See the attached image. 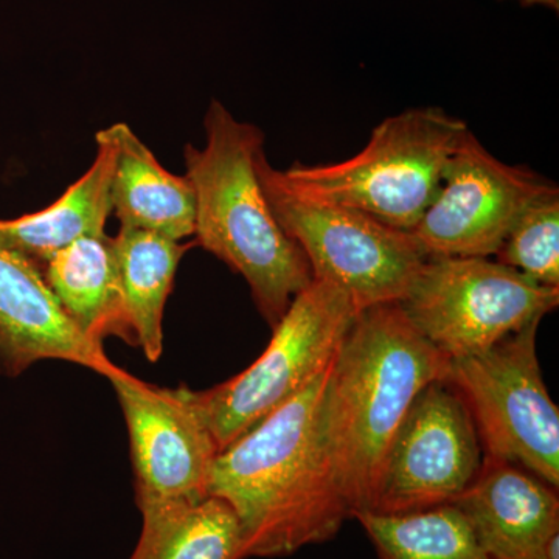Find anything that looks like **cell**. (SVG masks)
<instances>
[{
	"instance_id": "obj_4",
	"label": "cell",
	"mask_w": 559,
	"mask_h": 559,
	"mask_svg": "<svg viewBox=\"0 0 559 559\" xmlns=\"http://www.w3.org/2000/svg\"><path fill=\"white\" fill-rule=\"evenodd\" d=\"M468 131L465 121L440 108L403 110L381 121L356 156L337 164H296L282 171L283 178L308 197L412 231L439 194L448 162Z\"/></svg>"
},
{
	"instance_id": "obj_9",
	"label": "cell",
	"mask_w": 559,
	"mask_h": 559,
	"mask_svg": "<svg viewBox=\"0 0 559 559\" xmlns=\"http://www.w3.org/2000/svg\"><path fill=\"white\" fill-rule=\"evenodd\" d=\"M484 459L459 390L448 380L430 382L390 441L369 511L407 514L450 506L479 476Z\"/></svg>"
},
{
	"instance_id": "obj_14",
	"label": "cell",
	"mask_w": 559,
	"mask_h": 559,
	"mask_svg": "<svg viewBox=\"0 0 559 559\" xmlns=\"http://www.w3.org/2000/svg\"><path fill=\"white\" fill-rule=\"evenodd\" d=\"M106 130L116 146L110 204L121 227L176 241L194 237L197 194L190 179L165 170L128 124L116 123Z\"/></svg>"
},
{
	"instance_id": "obj_11",
	"label": "cell",
	"mask_w": 559,
	"mask_h": 559,
	"mask_svg": "<svg viewBox=\"0 0 559 559\" xmlns=\"http://www.w3.org/2000/svg\"><path fill=\"white\" fill-rule=\"evenodd\" d=\"M108 380L130 433L140 513L207 498L219 450L190 389L157 388L121 369Z\"/></svg>"
},
{
	"instance_id": "obj_2",
	"label": "cell",
	"mask_w": 559,
	"mask_h": 559,
	"mask_svg": "<svg viewBox=\"0 0 559 559\" xmlns=\"http://www.w3.org/2000/svg\"><path fill=\"white\" fill-rule=\"evenodd\" d=\"M451 360L399 304L358 311L331 362L322 430L349 518L369 511L385 452L419 392L448 380Z\"/></svg>"
},
{
	"instance_id": "obj_8",
	"label": "cell",
	"mask_w": 559,
	"mask_h": 559,
	"mask_svg": "<svg viewBox=\"0 0 559 559\" xmlns=\"http://www.w3.org/2000/svg\"><path fill=\"white\" fill-rule=\"evenodd\" d=\"M530 323L495 347L451 360L448 381L473 415L485 457L506 460L559 488V411L540 371Z\"/></svg>"
},
{
	"instance_id": "obj_20",
	"label": "cell",
	"mask_w": 559,
	"mask_h": 559,
	"mask_svg": "<svg viewBox=\"0 0 559 559\" xmlns=\"http://www.w3.org/2000/svg\"><path fill=\"white\" fill-rule=\"evenodd\" d=\"M495 260L538 285L559 288V189L555 183L522 210Z\"/></svg>"
},
{
	"instance_id": "obj_21",
	"label": "cell",
	"mask_w": 559,
	"mask_h": 559,
	"mask_svg": "<svg viewBox=\"0 0 559 559\" xmlns=\"http://www.w3.org/2000/svg\"><path fill=\"white\" fill-rule=\"evenodd\" d=\"M520 2L522 5H539L554 11L559 10V0H520Z\"/></svg>"
},
{
	"instance_id": "obj_13",
	"label": "cell",
	"mask_w": 559,
	"mask_h": 559,
	"mask_svg": "<svg viewBox=\"0 0 559 559\" xmlns=\"http://www.w3.org/2000/svg\"><path fill=\"white\" fill-rule=\"evenodd\" d=\"M452 506L489 559H546L559 533L558 489L506 460L485 457L479 476Z\"/></svg>"
},
{
	"instance_id": "obj_17",
	"label": "cell",
	"mask_w": 559,
	"mask_h": 559,
	"mask_svg": "<svg viewBox=\"0 0 559 559\" xmlns=\"http://www.w3.org/2000/svg\"><path fill=\"white\" fill-rule=\"evenodd\" d=\"M47 285L62 310L90 340L119 336L130 342L108 235L80 238L44 266Z\"/></svg>"
},
{
	"instance_id": "obj_10",
	"label": "cell",
	"mask_w": 559,
	"mask_h": 559,
	"mask_svg": "<svg viewBox=\"0 0 559 559\" xmlns=\"http://www.w3.org/2000/svg\"><path fill=\"white\" fill-rule=\"evenodd\" d=\"M550 186L527 168L499 160L468 131L448 162L439 194L411 235L428 259H495L522 210Z\"/></svg>"
},
{
	"instance_id": "obj_12",
	"label": "cell",
	"mask_w": 559,
	"mask_h": 559,
	"mask_svg": "<svg viewBox=\"0 0 559 559\" xmlns=\"http://www.w3.org/2000/svg\"><path fill=\"white\" fill-rule=\"evenodd\" d=\"M60 359L105 378L119 367L62 310L38 264L0 245V371L17 377L33 364Z\"/></svg>"
},
{
	"instance_id": "obj_3",
	"label": "cell",
	"mask_w": 559,
	"mask_h": 559,
	"mask_svg": "<svg viewBox=\"0 0 559 559\" xmlns=\"http://www.w3.org/2000/svg\"><path fill=\"white\" fill-rule=\"evenodd\" d=\"M205 146L187 145V178L197 194V245L248 282L271 329L312 282L304 250L280 226L257 168L264 134L218 100L204 117Z\"/></svg>"
},
{
	"instance_id": "obj_15",
	"label": "cell",
	"mask_w": 559,
	"mask_h": 559,
	"mask_svg": "<svg viewBox=\"0 0 559 559\" xmlns=\"http://www.w3.org/2000/svg\"><path fill=\"white\" fill-rule=\"evenodd\" d=\"M97 157L83 178L53 204L16 219H0V245L35 261L47 263L80 238L105 235L110 204L116 146L108 130L97 132Z\"/></svg>"
},
{
	"instance_id": "obj_5",
	"label": "cell",
	"mask_w": 559,
	"mask_h": 559,
	"mask_svg": "<svg viewBox=\"0 0 559 559\" xmlns=\"http://www.w3.org/2000/svg\"><path fill=\"white\" fill-rule=\"evenodd\" d=\"M257 168L275 218L304 250L312 278L340 286L358 311L399 304L406 296L428 260L411 231L393 229L359 210L301 193L272 167L264 151Z\"/></svg>"
},
{
	"instance_id": "obj_7",
	"label": "cell",
	"mask_w": 559,
	"mask_h": 559,
	"mask_svg": "<svg viewBox=\"0 0 559 559\" xmlns=\"http://www.w3.org/2000/svg\"><path fill=\"white\" fill-rule=\"evenodd\" d=\"M401 310L418 333L454 360L477 355L557 310L559 288L538 285L485 257H432Z\"/></svg>"
},
{
	"instance_id": "obj_16",
	"label": "cell",
	"mask_w": 559,
	"mask_h": 559,
	"mask_svg": "<svg viewBox=\"0 0 559 559\" xmlns=\"http://www.w3.org/2000/svg\"><path fill=\"white\" fill-rule=\"evenodd\" d=\"M197 242L182 245L153 231L121 227L112 238L114 259L131 344L138 345L151 362L164 348L165 305L176 271L187 250Z\"/></svg>"
},
{
	"instance_id": "obj_1",
	"label": "cell",
	"mask_w": 559,
	"mask_h": 559,
	"mask_svg": "<svg viewBox=\"0 0 559 559\" xmlns=\"http://www.w3.org/2000/svg\"><path fill=\"white\" fill-rule=\"evenodd\" d=\"M330 367L213 462L207 496L237 514L240 559L288 557L334 538L349 518L323 440Z\"/></svg>"
},
{
	"instance_id": "obj_6",
	"label": "cell",
	"mask_w": 559,
	"mask_h": 559,
	"mask_svg": "<svg viewBox=\"0 0 559 559\" xmlns=\"http://www.w3.org/2000/svg\"><path fill=\"white\" fill-rule=\"evenodd\" d=\"M358 308L329 280L312 278L249 369L190 399L219 452L260 425L333 362Z\"/></svg>"
},
{
	"instance_id": "obj_19",
	"label": "cell",
	"mask_w": 559,
	"mask_h": 559,
	"mask_svg": "<svg viewBox=\"0 0 559 559\" xmlns=\"http://www.w3.org/2000/svg\"><path fill=\"white\" fill-rule=\"evenodd\" d=\"M352 518L366 530L378 559H489L452 503L407 514L359 511Z\"/></svg>"
},
{
	"instance_id": "obj_18",
	"label": "cell",
	"mask_w": 559,
	"mask_h": 559,
	"mask_svg": "<svg viewBox=\"0 0 559 559\" xmlns=\"http://www.w3.org/2000/svg\"><path fill=\"white\" fill-rule=\"evenodd\" d=\"M142 518L130 559H240V522L215 496L145 511Z\"/></svg>"
}]
</instances>
